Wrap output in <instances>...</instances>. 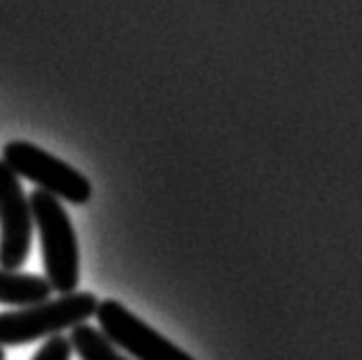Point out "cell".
Here are the masks:
<instances>
[{"label": "cell", "instance_id": "obj_1", "mask_svg": "<svg viewBox=\"0 0 362 360\" xmlns=\"http://www.w3.org/2000/svg\"><path fill=\"white\" fill-rule=\"evenodd\" d=\"M30 209L33 223L40 232L46 280L51 289L60 291L62 296L74 294L81 280V255L71 218L66 216L58 197L40 188L30 195Z\"/></svg>", "mask_w": 362, "mask_h": 360}, {"label": "cell", "instance_id": "obj_2", "mask_svg": "<svg viewBox=\"0 0 362 360\" xmlns=\"http://www.w3.org/2000/svg\"><path fill=\"white\" fill-rule=\"evenodd\" d=\"M99 298L90 291H74L30 308L0 312V349L23 347L35 339L60 335L97 315Z\"/></svg>", "mask_w": 362, "mask_h": 360}, {"label": "cell", "instance_id": "obj_3", "mask_svg": "<svg viewBox=\"0 0 362 360\" xmlns=\"http://www.w3.org/2000/svg\"><path fill=\"white\" fill-rule=\"evenodd\" d=\"M3 161L14 170L16 177L30 179L40 191L51 193L58 200L71 204H85L92 197V184L58 156L25 140H14L3 147Z\"/></svg>", "mask_w": 362, "mask_h": 360}, {"label": "cell", "instance_id": "obj_4", "mask_svg": "<svg viewBox=\"0 0 362 360\" xmlns=\"http://www.w3.org/2000/svg\"><path fill=\"white\" fill-rule=\"evenodd\" d=\"M94 317L99 321L101 333L133 360H195L115 298L99 301Z\"/></svg>", "mask_w": 362, "mask_h": 360}, {"label": "cell", "instance_id": "obj_5", "mask_svg": "<svg viewBox=\"0 0 362 360\" xmlns=\"http://www.w3.org/2000/svg\"><path fill=\"white\" fill-rule=\"evenodd\" d=\"M33 209L21 179L0 158V269H21L33 245Z\"/></svg>", "mask_w": 362, "mask_h": 360}, {"label": "cell", "instance_id": "obj_6", "mask_svg": "<svg viewBox=\"0 0 362 360\" xmlns=\"http://www.w3.org/2000/svg\"><path fill=\"white\" fill-rule=\"evenodd\" d=\"M49 280L35 273L0 269V303L12 308H30L51 298Z\"/></svg>", "mask_w": 362, "mask_h": 360}, {"label": "cell", "instance_id": "obj_7", "mask_svg": "<svg viewBox=\"0 0 362 360\" xmlns=\"http://www.w3.org/2000/svg\"><path fill=\"white\" fill-rule=\"evenodd\" d=\"M69 344H71V352L78 354L81 360H131L124 356L99 328L88 326V321L71 328Z\"/></svg>", "mask_w": 362, "mask_h": 360}, {"label": "cell", "instance_id": "obj_8", "mask_svg": "<svg viewBox=\"0 0 362 360\" xmlns=\"http://www.w3.org/2000/svg\"><path fill=\"white\" fill-rule=\"evenodd\" d=\"M33 360H71V344L69 337L53 335L46 339V344L40 347V352L33 356Z\"/></svg>", "mask_w": 362, "mask_h": 360}, {"label": "cell", "instance_id": "obj_9", "mask_svg": "<svg viewBox=\"0 0 362 360\" xmlns=\"http://www.w3.org/2000/svg\"><path fill=\"white\" fill-rule=\"evenodd\" d=\"M0 360H7V358H5V352H3V349H0Z\"/></svg>", "mask_w": 362, "mask_h": 360}]
</instances>
